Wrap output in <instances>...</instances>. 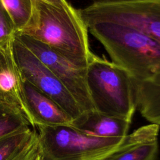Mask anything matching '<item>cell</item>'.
Masks as SVG:
<instances>
[{"label":"cell","instance_id":"6da1fadb","mask_svg":"<svg viewBox=\"0 0 160 160\" xmlns=\"http://www.w3.org/2000/svg\"><path fill=\"white\" fill-rule=\"evenodd\" d=\"M111 61L130 74L136 108L160 126V44L134 28L109 22L85 23Z\"/></svg>","mask_w":160,"mask_h":160},{"label":"cell","instance_id":"7a4b0ae2","mask_svg":"<svg viewBox=\"0 0 160 160\" xmlns=\"http://www.w3.org/2000/svg\"><path fill=\"white\" fill-rule=\"evenodd\" d=\"M32 24L18 32L31 37L61 54L75 64L86 68L93 54L90 50L88 29L79 9L71 5L58 7L34 1Z\"/></svg>","mask_w":160,"mask_h":160},{"label":"cell","instance_id":"3957f363","mask_svg":"<svg viewBox=\"0 0 160 160\" xmlns=\"http://www.w3.org/2000/svg\"><path fill=\"white\" fill-rule=\"evenodd\" d=\"M86 79L96 111L131 122L136 106L132 79L125 68L93 53Z\"/></svg>","mask_w":160,"mask_h":160},{"label":"cell","instance_id":"277c9868","mask_svg":"<svg viewBox=\"0 0 160 160\" xmlns=\"http://www.w3.org/2000/svg\"><path fill=\"white\" fill-rule=\"evenodd\" d=\"M34 128L42 160H99L120 149L128 135L121 138L99 137L72 124Z\"/></svg>","mask_w":160,"mask_h":160},{"label":"cell","instance_id":"5b68a950","mask_svg":"<svg viewBox=\"0 0 160 160\" xmlns=\"http://www.w3.org/2000/svg\"><path fill=\"white\" fill-rule=\"evenodd\" d=\"M79 12L85 23L122 24L160 44V0H101L79 9Z\"/></svg>","mask_w":160,"mask_h":160},{"label":"cell","instance_id":"8992f818","mask_svg":"<svg viewBox=\"0 0 160 160\" xmlns=\"http://www.w3.org/2000/svg\"><path fill=\"white\" fill-rule=\"evenodd\" d=\"M11 51L22 79L55 102L73 121L84 114L62 83L16 36L11 44Z\"/></svg>","mask_w":160,"mask_h":160},{"label":"cell","instance_id":"52a82bcc","mask_svg":"<svg viewBox=\"0 0 160 160\" xmlns=\"http://www.w3.org/2000/svg\"><path fill=\"white\" fill-rule=\"evenodd\" d=\"M15 36L62 83L84 113L95 111L86 84V68L75 64L61 54L30 36L18 33Z\"/></svg>","mask_w":160,"mask_h":160},{"label":"cell","instance_id":"ba28073f","mask_svg":"<svg viewBox=\"0 0 160 160\" xmlns=\"http://www.w3.org/2000/svg\"><path fill=\"white\" fill-rule=\"evenodd\" d=\"M0 106L22 116L32 126L24 101L22 78L11 46L0 48Z\"/></svg>","mask_w":160,"mask_h":160},{"label":"cell","instance_id":"9c48e42d","mask_svg":"<svg viewBox=\"0 0 160 160\" xmlns=\"http://www.w3.org/2000/svg\"><path fill=\"white\" fill-rule=\"evenodd\" d=\"M23 98L33 128L37 126L71 125L72 118L55 102L22 79Z\"/></svg>","mask_w":160,"mask_h":160},{"label":"cell","instance_id":"30bf717a","mask_svg":"<svg viewBox=\"0 0 160 160\" xmlns=\"http://www.w3.org/2000/svg\"><path fill=\"white\" fill-rule=\"evenodd\" d=\"M159 126L146 125L128 135L125 144L99 160H155L158 151Z\"/></svg>","mask_w":160,"mask_h":160},{"label":"cell","instance_id":"8fae6325","mask_svg":"<svg viewBox=\"0 0 160 160\" xmlns=\"http://www.w3.org/2000/svg\"><path fill=\"white\" fill-rule=\"evenodd\" d=\"M131 121L125 119L99 113L83 114L72 122L77 128L102 138H121L128 135Z\"/></svg>","mask_w":160,"mask_h":160},{"label":"cell","instance_id":"7c38bea8","mask_svg":"<svg viewBox=\"0 0 160 160\" xmlns=\"http://www.w3.org/2000/svg\"><path fill=\"white\" fill-rule=\"evenodd\" d=\"M12 19L17 32H21L32 23L34 16L33 0H0Z\"/></svg>","mask_w":160,"mask_h":160},{"label":"cell","instance_id":"4fadbf2b","mask_svg":"<svg viewBox=\"0 0 160 160\" xmlns=\"http://www.w3.org/2000/svg\"><path fill=\"white\" fill-rule=\"evenodd\" d=\"M36 131L27 127L0 137V160H9L32 139Z\"/></svg>","mask_w":160,"mask_h":160},{"label":"cell","instance_id":"5bb4252c","mask_svg":"<svg viewBox=\"0 0 160 160\" xmlns=\"http://www.w3.org/2000/svg\"><path fill=\"white\" fill-rule=\"evenodd\" d=\"M29 125L22 116L0 106V137L29 127Z\"/></svg>","mask_w":160,"mask_h":160},{"label":"cell","instance_id":"9a60e30c","mask_svg":"<svg viewBox=\"0 0 160 160\" xmlns=\"http://www.w3.org/2000/svg\"><path fill=\"white\" fill-rule=\"evenodd\" d=\"M17 32L10 16L0 1V48H9Z\"/></svg>","mask_w":160,"mask_h":160},{"label":"cell","instance_id":"2e32d148","mask_svg":"<svg viewBox=\"0 0 160 160\" xmlns=\"http://www.w3.org/2000/svg\"><path fill=\"white\" fill-rule=\"evenodd\" d=\"M40 155L39 141L36 132L29 142L9 160H37Z\"/></svg>","mask_w":160,"mask_h":160},{"label":"cell","instance_id":"e0dca14e","mask_svg":"<svg viewBox=\"0 0 160 160\" xmlns=\"http://www.w3.org/2000/svg\"><path fill=\"white\" fill-rule=\"evenodd\" d=\"M33 1H39L41 2H44L45 3H48L49 4H52L58 7H69L71 4L66 0H33Z\"/></svg>","mask_w":160,"mask_h":160},{"label":"cell","instance_id":"ac0fdd59","mask_svg":"<svg viewBox=\"0 0 160 160\" xmlns=\"http://www.w3.org/2000/svg\"><path fill=\"white\" fill-rule=\"evenodd\" d=\"M37 160H42V159H41V155H40V156L38 158V159Z\"/></svg>","mask_w":160,"mask_h":160}]
</instances>
